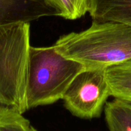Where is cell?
I'll list each match as a JSON object with an SVG mask.
<instances>
[{"label": "cell", "mask_w": 131, "mask_h": 131, "mask_svg": "<svg viewBox=\"0 0 131 131\" xmlns=\"http://www.w3.org/2000/svg\"><path fill=\"white\" fill-rule=\"evenodd\" d=\"M2 106V104H1V100H0V106Z\"/></svg>", "instance_id": "obj_11"}, {"label": "cell", "mask_w": 131, "mask_h": 131, "mask_svg": "<svg viewBox=\"0 0 131 131\" xmlns=\"http://www.w3.org/2000/svg\"><path fill=\"white\" fill-rule=\"evenodd\" d=\"M56 15L43 0H0V25L16 21L29 23L42 17Z\"/></svg>", "instance_id": "obj_5"}, {"label": "cell", "mask_w": 131, "mask_h": 131, "mask_svg": "<svg viewBox=\"0 0 131 131\" xmlns=\"http://www.w3.org/2000/svg\"><path fill=\"white\" fill-rule=\"evenodd\" d=\"M87 7L93 20L131 26V0H87Z\"/></svg>", "instance_id": "obj_6"}, {"label": "cell", "mask_w": 131, "mask_h": 131, "mask_svg": "<svg viewBox=\"0 0 131 131\" xmlns=\"http://www.w3.org/2000/svg\"><path fill=\"white\" fill-rule=\"evenodd\" d=\"M30 24L16 21L0 25V100L21 114L28 110L27 84Z\"/></svg>", "instance_id": "obj_2"}, {"label": "cell", "mask_w": 131, "mask_h": 131, "mask_svg": "<svg viewBox=\"0 0 131 131\" xmlns=\"http://www.w3.org/2000/svg\"><path fill=\"white\" fill-rule=\"evenodd\" d=\"M106 69H84L73 79L63 100L67 110L83 119L101 116L111 96Z\"/></svg>", "instance_id": "obj_4"}, {"label": "cell", "mask_w": 131, "mask_h": 131, "mask_svg": "<svg viewBox=\"0 0 131 131\" xmlns=\"http://www.w3.org/2000/svg\"><path fill=\"white\" fill-rule=\"evenodd\" d=\"M105 119L110 131H131V103L116 99L106 102Z\"/></svg>", "instance_id": "obj_8"}, {"label": "cell", "mask_w": 131, "mask_h": 131, "mask_svg": "<svg viewBox=\"0 0 131 131\" xmlns=\"http://www.w3.org/2000/svg\"><path fill=\"white\" fill-rule=\"evenodd\" d=\"M54 46L84 69H107L131 60V26L93 20L88 29L63 35Z\"/></svg>", "instance_id": "obj_1"}, {"label": "cell", "mask_w": 131, "mask_h": 131, "mask_svg": "<svg viewBox=\"0 0 131 131\" xmlns=\"http://www.w3.org/2000/svg\"><path fill=\"white\" fill-rule=\"evenodd\" d=\"M0 131H37L28 119L14 108L0 106Z\"/></svg>", "instance_id": "obj_10"}, {"label": "cell", "mask_w": 131, "mask_h": 131, "mask_svg": "<svg viewBox=\"0 0 131 131\" xmlns=\"http://www.w3.org/2000/svg\"><path fill=\"white\" fill-rule=\"evenodd\" d=\"M111 96L131 103V60L106 71Z\"/></svg>", "instance_id": "obj_7"}, {"label": "cell", "mask_w": 131, "mask_h": 131, "mask_svg": "<svg viewBox=\"0 0 131 131\" xmlns=\"http://www.w3.org/2000/svg\"><path fill=\"white\" fill-rule=\"evenodd\" d=\"M53 9L56 15L68 20H75L88 12L87 0H43Z\"/></svg>", "instance_id": "obj_9"}, {"label": "cell", "mask_w": 131, "mask_h": 131, "mask_svg": "<svg viewBox=\"0 0 131 131\" xmlns=\"http://www.w3.org/2000/svg\"><path fill=\"white\" fill-rule=\"evenodd\" d=\"M83 65L59 53L54 46L30 47L27 84L28 110L52 104L63 96Z\"/></svg>", "instance_id": "obj_3"}]
</instances>
